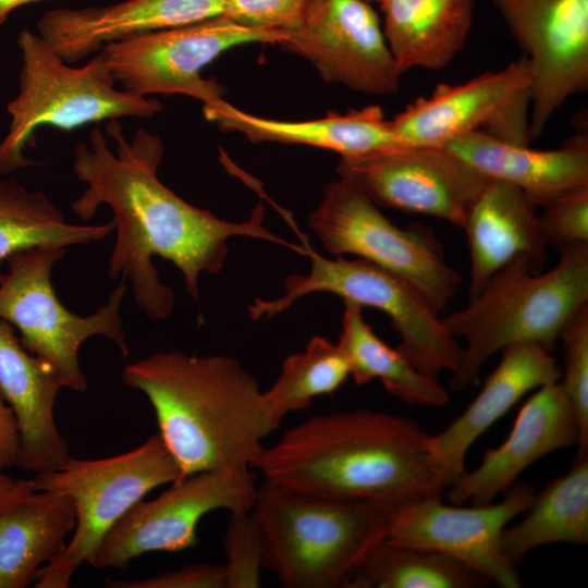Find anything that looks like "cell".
Returning <instances> with one entry per match:
<instances>
[{
    "mask_svg": "<svg viewBox=\"0 0 588 588\" xmlns=\"http://www.w3.org/2000/svg\"><path fill=\"white\" fill-rule=\"evenodd\" d=\"M224 0H126L83 9L47 11L37 34L73 63L122 39L223 14Z\"/></svg>",
    "mask_w": 588,
    "mask_h": 588,
    "instance_id": "19",
    "label": "cell"
},
{
    "mask_svg": "<svg viewBox=\"0 0 588 588\" xmlns=\"http://www.w3.org/2000/svg\"><path fill=\"white\" fill-rule=\"evenodd\" d=\"M529 68V138L588 88V0H492Z\"/></svg>",
    "mask_w": 588,
    "mask_h": 588,
    "instance_id": "14",
    "label": "cell"
},
{
    "mask_svg": "<svg viewBox=\"0 0 588 588\" xmlns=\"http://www.w3.org/2000/svg\"><path fill=\"white\" fill-rule=\"evenodd\" d=\"M308 225L327 252L355 255L405 280L439 313L461 284L430 230L395 225L367 195L342 179L324 186Z\"/></svg>",
    "mask_w": 588,
    "mask_h": 588,
    "instance_id": "10",
    "label": "cell"
},
{
    "mask_svg": "<svg viewBox=\"0 0 588 588\" xmlns=\"http://www.w3.org/2000/svg\"><path fill=\"white\" fill-rule=\"evenodd\" d=\"M578 422L559 381L544 384L520 408L507 439L487 450L481 464L462 474L449 488L451 504L491 503L534 462L556 450L577 445Z\"/></svg>",
    "mask_w": 588,
    "mask_h": 588,
    "instance_id": "17",
    "label": "cell"
},
{
    "mask_svg": "<svg viewBox=\"0 0 588 588\" xmlns=\"http://www.w3.org/2000/svg\"><path fill=\"white\" fill-rule=\"evenodd\" d=\"M444 148L486 179L518 187L536 207H544L566 192L588 186L586 135L573 136L556 149L539 150L479 130L453 139Z\"/></svg>",
    "mask_w": 588,
    "mask_h": 588,
    "instance_id": "22",
    "label": "cell"
},
{
    "mask_svg": "<svg viewBox=\"0 0 588 588\" xmlns=\"http://www.w3.org/2000/svg\"><path fill=\"white\" fill-rule=\"evenodd\" d=\"M19 93L9 101L10 125L0 143V175L38 164L25 156L41 126L71 131L124 117L149 119L162 109L156 99L119 90L101 52L84 66H69L37 33L24 29Z\"/></svg>",
    "mask_w": 588,
    "mask_h": 588,
    "instance_id": "6",
    "label": "cell"
},
{
    "mask_svg": "<svg viewBox=\"0 0 588 588\" xmlns=\"http://www.w3.org/2000/svg\"><path fill=\"white\" fill-rule=\"evenodd\" d=\"M479 394L443 431L428 439L431 458L449 483L465 473V456L474 442L527 392L556 382L562 368L539 345L507 346Z\"/></svg>",
    "mask_w": 588,
    "mask_h": 588,
    "instance_id": "21",
    "label": "cell"
},
{
    "mask_svg": "<svg viewBox=\"0 0 588 588\" xmlns=\"http://www.w3.org/2000/svg\"><path fill=\"white\" fill-rule=\"evenodd\" d=\"M108 588H228L225 564H192L144 579H107Z\"/></svg>",
    "mask_w": 588,
    "mask_h": 588,
    "instance_id": "36",
    "label": "cell"
},
{
    "mask_svg": "<svg viewBox=\"0 0 588 588\" xmlns=\"http://www.w3.org/2000/svg\"><path fill=\"white\" fill-rule=\"evenodd\" d=\"M106 132L115 143V152L99 128L91 130L87 144L74 148L73 171L87 186L71 210L89 220L100 206L111 208L117 238L108 275L131 284L136 306L150 320L167 319L174 307L173 291L160 281L154 256L171 261L182 272L187 294L198 301L199 277L223 268L230 237L298 248L264 226L262 203L246 221L232 222L188 204L167 187L157 175L164 154L159 136L140 128L127 139L118 120H110Z\"/></svg>",
    "mask_w": 588,
    "mask_h": 588,
    "instance_id": "1",
    "label": "cell"
},
{
    "mask_svg": "<svg viewBox=\"0 0 588 588\" xmlns=\"http://www.w3.org/2000/svg\"><path fill=\"white\" fill-rule=\"evenodd\" d=\"M350 377V366L339 346L314 335L304 352L290 355L277 381L262 391L267 415L277 429L283 417L308 407L313 399L334 393Z\"/></svg>",
    "mask_w": 588,
    "mask_h": 588,
    "instance_id": "31",
    "label": "cell"
},
{
    "mask_svg": "<svg viewBox=\"0 0 588 588\" xmlns=\"http://www.w3.org/2000/svg\"><path fill=\"white\" fill-rule=\"evenodd\" d=\"M228 588H257L264 560V539L253 512H231L223 538Z\"/></svg>",
    "mask_w": 588,
    "mask_h": 588,
    "instance_id": "33",
    "label": "cell"
},
{
    "mask_svg": "<svg viewBox=\"0 0 588 588\" xmlns=\"http://www.w3.org/2000/svg\"><path fill=\"white\" fill-rule=\"evenodd\" d=\"M30 490L27 479H15L4 473L0 474V500L15 497Z\"/></svg>",
    "mask_w": 588,
    "mask_h": 588,
    "instance_id": "38",
    "label": "cell"
},
{
    "mask_svg": "<svg viewBox=\"0 0 588 588\" xmlns=\"http://www.w3.org/2000/svg\"><path fill=\"white\" fill-rule=\"evenodd\" d=\"M253 512L264 539L262 568L287 588H345L369 549L385 537L391 509L291 490L268 480Z\"/></svg>",
    "mask_w": 588,
    "mask_h": 588,
    "instance_id": "5",
    "label": "cell"
},
{
    "mask_svg": "<svg viewBox=\"0 0 588 588\" xmlns=\"http://www.w3.org/2000/svg\"><path fill=\"white\" fill-rule=\"evenodd\" d=\"M365 1H367L369 3H379L380 0H365Z\"/></svg>",
    "mask_w": 588,
    "mask_h": 588,
    "instance_id": "40",
    "label": "cell"
},
{
    "mask_svg": "<svg viewBox=\"0 0 588 588\" xmlns=\"http://www.w3.org/2000/svg\"><path fill=\"white\" fill-rule=\"evenodd\" d=\"M559 252V262L544 273H534L528 257H517L467 306L442 318L448 331L466 344L451 391L476 384L485 362L507 346L531 343L554 350L563 328L588 305V244Z\"/></svg>",
    "mask_w": 588,
    "mask_h": 588,
    "instance_id": "4",
    "label": "cell"
},
{
    "mask_svg": "<svg viewBox=\"0 0 588 588\" xmlns=\"http://www.w3.org/2000/svg\"><path fill=\"white\" fill-rule=\"evenodd\" d=\"M62 388L60 373L29 353L13 327L0 320V394L17 426V467L41 474L71 458L53 413Z\"/></svg>",
    "mask_w": 588,
    "mask_h": 588,
    "instance_id": "20",
    "label": "cell"
},
{
    "mask_svg": "<svg viewBox=\"0 0 588 588\" xmlns=\"http://www.w3.org/2000/svg\"><path fill=\"white\" fill-rule=\"evenodd\" d=\"M356 384L380 380L385 390L409 404L443 406L448 391L438 379L418 368L397 348L389 346L364 320L362 307L345 303L336 343Z\"/></svg>",
    "mask_w": 588,
    "mask_h": 588,
    "instance_id": "28",
    "label": "cell"
},
{
    "mask_svg": "<svg viewBox=\"0 0 588 588\" xmlns=\"http://www.w3.org/2000/svg\"><path fill=\"white\" fill-rule=\"evenodd\" d=\"M185 477L159 433L138 448L101 460L70 458L60 468L34 474L32 490L68 495L76 524L62 553L42 566L36 588H66L77 568L89 559L110 529L155 488Z\"/></svg>",
    "mask_w": 588,
    "mask_h": 588,
    "instance_id": "7",
    "label": "cell"
},
{
    "mask_svg": "<svg viewBox=\"0 0 588 588\" xmlns=\"http://www.w3.org/2000/svg\"><path fill=\"white\" fill-rule=\"evenodd\" d=\"M310 0H224L223 14L236 24L286 38L302 26Z\"/></svg>",
    "mask_w": 588,
    "mask_h": 588,
    "instance_id": "34",
    "label": "cell"
},
{
    "mask_svg": "<svg viewBox=\"0 0 588 588\" xmlns=\"http://www.w3.org/2000/svg\"><path fill=\"white\" fill-rule=\"evenodd\" d=\"M114 229L113 220L93 225L69 223L41 191L30 192L13 179H0V264L35 246L66 248L103 241Z\"/></svg>",
    "mask_w": 588,
    "mask_h": 588,
    "instance_id": "29",
    "label": "cell"
},
{
    "mask_svg": "<svg viewBox=\"0 0 588 588\" xmlns=\"http://www.w3.org/2000/svg\"><path fill=\"white\" fill-rule=\"evenodd\" d=\"M37 1L41 0H0V26L15 9Z\"/></svg>",
    "mask_w": 588,
    "mask_h": 588,
    "instance_id": "39",
    "label": "cell"
},
{
    "mask_svg": "<svg viewBox=\"0 0 588 588\" xmlns=\"http://www.w3.org/2000/svg\"><path fill=\"white\" fill-rule=\"evenodd\" d=\"M529 85L523 56L465 83L439 85L430 96L409 103L391 124L403 146L443 148L460 136L485 130L514 101L529 95Z\"/></svg>",
    "mask_w": 588,
    "mask_h": 588,
    "instance_id": "18",
    "label": "cell"
},
{
    "mask_svg": "<svg viewBox=\"0 0 588 588\" xmlns=\"http://www.w3.org/2000/svg\"><path fill=\"white\" fill-rule=\"evenodd\" d=\"M285 37L245 28L224 15L135 35L106 45L103 60L123 90L147 96L180 94L204 103V113L229 105L225 89L201 75L203 69L232 47L249 42L281 45Z\"/></svg>",
    "mask_w": 588,
    "mask_h": 588,
    "instance_id": "11",
    "label": "cell"
},
{
    "mask_svg": "<svg viewBox=\"0 0 588 588\" xmlns=\"http://www.w3.org/2000/svg\"><path fill=\"white\" fill-rule=\"evenodd\" d=\"M249 468L185 476L159 497L140 500L110 529L88 561L95 568H126L148 552H179L198 543L197 526L209 512L250 511L256 495Z\"/></svg>",
    "mask_w": 588,
    "mask_h": 588,
    "instance_id": "12",
    "label": "cell"
},
{
    "mask_svg": "<svg viewBox=\"0 0 588 588\" xmlns=\"http://www.w3.org/2000/svg\"><path fill=\"white\" fill-rule=\"evenodd\" d=\"M382 29L399 71L441 70L464 48L475 0H380Z\"/></svg>",
    "mask_w": 588,
    "mask_h": 588,
    "instance_id": "26",
    "label": "cell"
},
{
    "mask_svg": "<svg viewBox=\"0 0 588 588\" xmlns=\"http://www.w3.org/2000/svg\"><path fill=\"white\" fill-rule=\"evenodd\" d=\"M498 503L445 504L442 495L417 500L391 510L385 539L442 553L489 583L502 588L520 587L515 564L503 553L501 532L515 516L526 512L535 490L526 482L510 486Z\"/></svg>",
    "mask_w": 588,
    "mask_h": 588,
    "instance_id": "13",
    "label": "cell"
},
{
    "mask_svg": "<svg viewBox=\"0 0 588 588\" xmlns=\"http://www.w3.org/2000/svg\"><path fill=\"white\" fill-rule=\"evenodd\" d=\"M122 382L149 400L184 476L254 466L275 429L259 383L231 356L160 352L126 365Z\"/></svg>",
    "mask_w": 588,
    "mask_h": 588,
    "instance_id": "3",
    "label": "cell"
},
{
    "mask_svg": "<svg viewBox=\"0 0 588 588\" xmlns=\"http://www.w3.org/2000/svg\"><path fill=\"white\" fill-rule=\"evenodd\" d=\"M224 131L242 133L253 143L305 145L336 152L344 159L376 155L403 146L391 120L381 107L366 106L347 113H328L306 121H282L256 117L232 105L219 112L205 113Z\"/></svg>",
    "mask_w": 588,
    "mask_h": 588,
    "instance_id": "24",
    "label": "cell"
},
{
    "mask_svg": "<svg viewBox=\"0 0 588 588\" xmlns=\"http://www.w3.org/2000/svg\"><path fill=\"white\" fill-rule=\"evenodd\" d=\"M543 208L538 219L548 246L560 250L588 244V186L566 192Z\"/></svg>",
    "mask_w": 588,
    "mask_h": 588,
    "instance_id": "35",
    "label": "cell"
},
{
    "mask_svg": "<svg viewBox=\"0 0 588 588\" xmlns=\"http://www.w3.org/2000/svg\"><path fill=\"white\" fill-rule=\"evenodd\" d=\"M518 524L504 528L500 544L514 564L537 547L588 542V454L576 455L567 474L534 495Z\"/></svg>",
    "mask_w": 588,
    "mask_h": 588,
    "instance_id": "27",
    "label": "cell"
},
{
    "mask_svg": "<svg viewBox=\"0 0 588 588\" xmlns=\"http://www.w3.org/2000/svg\"><path fill=\"white\" fill-rule=\"evenodd\" d=\"M487 585L486 578L442 553L382 538L366 553L345 588H477Z\"/></svg>",
    "mask_w": 588,
    "mask_h": 588,
    "instance_id": "30",
    "label": "cell"
},
{
    "mask_svg": "<svg viewBox=\"0 0 588 588\" xmlns=\"http://www.w3.org/2000/svg\"><path fill=\"white\" fill-rule=\"evenodd\" d=\"M303 242L310 258L309 272L285 278V292L275 299L256 298L248 307L252 320L271 318L307 294L329 292L345 303L387 314L401 338L397 348L425 375L438 379L443 371L453 375L460 369L464 348L440 313L412 284L362 258H324Z\"/></svg>",
    "mask_w": 588,
    "mask_h": 588,
    "instance_id": "8",
    "label": "cell"
},
{
    "mask_svg": "<svg viewBox=\"0 0 588 588\" xmlns=\"http://www.w3.org/2000/svg\"><path fill=\"white\" fill-rule=\"evenodd\" d=\"M336 172L378 206L436 217L461 229L488 182L444 147L401 146L340 158Z\"/></svg>",
    "mask_w": 588,
    "mask_h": 588,
    "instance_id": "15",
    "label": "cell"
},
{
    "mask_svg": "<svg viewBox=\"0 0 588 588\" xmlns=\"http://www.w3.org/2000/svg\"><path fill=\"white\" fill-rule=\"evenodd\" d=\"M1 501V500H0Z\"/></svg>",
    "mask_w": 588,
    "mask_h": 588,
    "instance_id": "41",
    "label": "cell"
},
{
    "mask_svg": "<svg viewBox=\"0 0 588 588\" xmlns=\"http://www.w3.org/2000/svg\"><path fill=\"white\" fill-rule=\"evenodd\" d=\"M565 370L560 381L575 412L579 438L577 455L588 454V305L563 328Z\"/></svg>",
    "mask_w": 588,
    "mask_h": 588,
    "instance_id": "32",
    "label": "cell"
},
{
    "mask_svg": "<svg viewBox=\"0 0 588 588\" xmlns=\"http://www.w3.org/2000/svg\"><path fill=\"white\" fill-rule=\"evenodd\" d=\"M470 269L468 297L474 298L504 266L526 256L534 273L542 272L548 244L536 206L516 186L488 180L465 225Z\"/></svg>",
    "mask_w": 588,
    "mask_h": 588,
    "instance_id": "23",
    "label": "cell"
},
{
    "mask_svg": "<svg viewBox=\"0 0 588 588\" xmlns=\"http://www.w3.org/2000/svg\"><path fill=\"white\" fill-rule=\"evenodd\" d=\"M65 247L35 246L11 255L7 271L0 274V320L16 331L22 345L54 368L65 388L87 389L78 350L94 335L111 340L127 357L121 305L126 280L120 278L106 304L88 316H77L59 301L51 282L53 266L65 255Z\"/></svg>",
    "mask_w": 588,
    "mask_h": 588,
    "instance_id": "9",
    "label": "cell"
},
{
    "mask_svg": "<svg viewBox=\"0 0 588 588\" xmlns=\"http://www.w3.org/2000/svg\"><path fill=\"white\" fill-rule=\"evenodd\" d=\"M280 46L313 63L323 81L357 93L385 96L401 86L381 20L365 0H310L302 26Z\"/></svg>",
    "mask_w": 588,
    "mask_h": 588,
    "instance_id": "16",
    "label": "cell"
},
{
    "mask_svg": "<svg viewBox=\"0 0 588 588\" xmlns=\"http://www.w3.org/2000/svg\"><path fill=\"white\" fill-rule=\"evenodd\" d=\"M76 512L65 494L28 490L0 501V588L35 583L42 564L64 550Z\"/></svg>",
    "mask_w": 588,
    "mask_h": 588,
    "instance_id": "25",
    "label": "cell"
},
{
    "mask_svg": "<svg viewBox=\"0 0 588 588\" xmlns=\"http://www.w3.org/2000/svg\"><path fill=\"white\" fill-rule=\"evenodd\" d=\"M417 424L383 412L319 415L264 448L254 467L298 492L391 510L449 488Z\"/></svg>",
    "mask_w": 588,
    "mask_h": 588,
    "instance_id": "2",
    "label": "cell"
},
{
    "mask_svg": "<svg viewBox=\"0 0 588 588\" xmlns=\"http://www.w3.org/2000/svg\"><path fill=\"white\" fill-rule=\"evenodd\" d=\"M19 460V432L12 411L0 394V474L16 466Z\"/></svg>",
    "mask_w": 588,
    "mask_h": 588,
    "instance_id": "37",
    "label": "cell"
}]
</instances>
